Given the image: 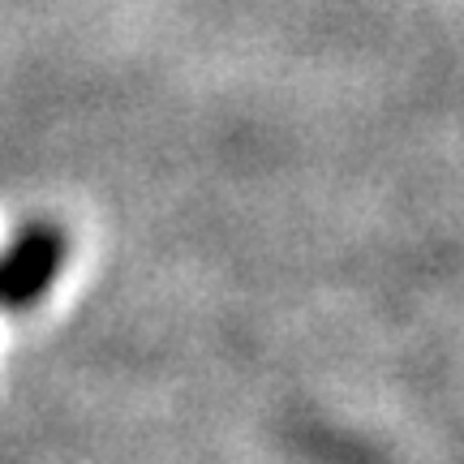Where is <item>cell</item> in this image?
<instances>
[{
    "mask_svg": "<svg viewBox=\"0 0 464 464\" xmlns=\"http://www.w3.org/2000/svg\"><path fill=\"white\" fill-rule=\"evenodd\" d=\"M56 266H61V237L48 228H34L26 232L14 249H9V258H5V271H0V297L5 305H31L48 280L56 276Z\"/></svg>",
    "mask_w": 464,
    "mask_h": 464,
    "instance_id": "1",
    "label": "cell"
}]
</instances>
